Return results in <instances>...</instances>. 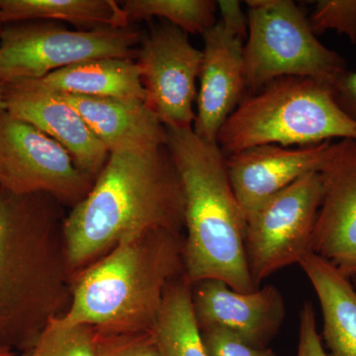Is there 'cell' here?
<instances>
[{"label": "cell", "mask_w": 356, "mask_h": 356, "mask_svg": "<svg viewBox=\"0 0 356 356\" xmlns=\"http://www.w3.org/2000/svg\"><path fill=\"white\" fill-rule=\"evenodd\" d=\"M184 195V277L194 285L218 280L236 291L257 289L245 250V221L217 143L191 129H166Z\"/></svg>", "instance_id": "3"}, {"label": "cell", "mask_w": 356, "mask_h": 356, "mask_svg": "<svg viewBox=\"0 0 356 356\" xmlns=\"http://www.w3.org/2000/svg\"><path fill=\"white\" fill-rule=\"evenodd\" d=\"M323 198L312 238V252L346 277L356 269V140L332 143L320 172Z\"/></svg>", "instance_id": "11"}, {"label": "cell", "mask_w": 356, "mask_h": 356, "mask_svg": "<svg viewBox=\"0 0 356 356\" xmlns=\"http://www.w3.org/2000/svg\"><path fill=\"white\" fill-rule=\"evenodd\" d=\"M2 23H1V21H0V25H1ZM0 32H1V30H0Z\"/></svg>", "instance_id": "33"}, {"label": "cell", "mask_w": 356, "mask_h": 356, "mask_svg": "<svg viewBox=\"0 0 356 356\" xmlns=\"http://www.w3.org/2000/svg\"><path fill=\"white\" fill-rule=\"evenodd\" d=\"M62 20L81 31L131 26L114 0H0V21Z\"/></svg>", "instance_id": "19"}, {"label": "cell", "mask_w": 356, "mask_h": 356, "mask_svg": "<svg viewBox=\"0 0 356 356\" xmlns=\"http://www.w3.org/2000/svg\"><path fill=\"white\" fill-rule=\"evenodd\" d=\"M140 35L131 26L70 31L51 23L7 26L0 32V83L40 81L95 58L136 60Z\"/></svg>", "instance_id": "7"}, {"label": "cell", "mask_w": 356, "mask_h": 356, "mask_svg": "<svg viewBox=\"0 0 356 356\" xmlns=\"http://www.w3.org/2000/svg\"><path fill=\"white\" fill-rule=\"evenodd\" d=\"M153 334L161 356H209L184 274L168 285Z\"/></svg>", "instance_id": "20"}, {"label": "cell", "mask_w": 356, "mask_h": 356, "mask_svg": "<svg viewBox=\"0 0 356 356\" xmlns=\"http://www.w3.org/2000/svg\"><path fill=\"white\" fill-rule=\"evenodd\" d=\"M58 95L79 112L109 154L166 146L168 131L145 102Z\"/></svg>", "instance_id": "16"}, {"label": "cell", "mask_w": 356, "mask_h": 356, "mask_svg": "<svg viewBox=\"0 0 356 356\" xmlns=\"http://www.w3.org/2000/svg\"><path fill=\"white\" fill-rule=\"evenodd\" d=\"M40 83L57 93L145 102L139 65L130 58L86 60L51 72Z\"/></svg>", "instance_id": "18"}, {"label": "cell", "mask_w": 356, "mask_h": 356, "mask_svg": "<svg viewBox=\"0 0 356 356\" xmlns=\"http://www.w3.org/2000/svg\"><path fill=\"white\" fill-rule=\"evenodd\" d=\"M95 179L57 140L8 112L0 113V185L18 195L47 194L76 206Z\"/></svg>", "instance_id": "9"}, {"label": "cell", "mask_w": 356, "mask_h": 356, "mask_svg": "<svg viewBox=\"0 0 356 356\" xmlns=\"http://www.w3.org/2000/svg\"><path fill=\"white\" fill-rule=\"evenodd\" d=\"M184 234L153 229L117 245L72 277L64 325H89L98 334L153 331L168 285L184 274Z\"/></svg>", "instance_id": "4"}, {"label": "cell", "mask_w": 356, "mask_h": 356, "mask_svg": "<svg viewBox=\"0 0 356 356\" xmlns=\"http://www.w3.org/2000/svg\"><path fill=\"white\" fill-rule=\"evenodd\" d=\"M332 139L356 140V121L332 88L308 77H282L248 95L218 135L226 156L264 145L310 146Z\"/></svg>", "instance_id": "5"}, {"label": "cell", "mask_w": 356, "mask_h": 356, "mask_svg": "<svg viewBox=\"0 0 356 356\" xmlns=\"http://www.w3.org/2000/svg\"><path fill=\"white\" fill-rule=\"evenodd\" d=\"M28 356H98L97 332L89 325H64L53 318Z\"/></svg>", "instance_id": "22"}, {"label": "cell", "mask_w": 356, "mask_h": 356, "mask_svg": "<svg viewBox=\"0 0 356 356\" xmlns=\"http://www.w3.org/2000/svg\"><path fill=\"white\" fill-rule=\"evenodd\" d=\"M243 44L247 95L282 77H308L332 88L346 60L318 41L305 14L291 0H247Z\"/></svg>", "instance_id": "6"}, {"label": "cell", "mask_w": 356, "mask_h": 356, "mask_svg": "<svg viewBox=\"0 0 356 356\" xmlns=\"http://www.w3.org/2000/svg\"><path fill=\"white\" fill-rule=\"evenodd\" d=\"M0 356H16L11 348H0Z\"/></svg>", "instance_id": "30"}, {"label": "cell", "mask_w": 356, "mask_h": 356, "mask_svg": "<svg viewBox=\"0 0 356 356\" xmlns=\"http://www.w3.org/2000/svg\"><path fill=\"white\" fill-rule=\"evenodd\" d=\"M348 278H350V280H353V282H355V284L353 285H355V287H356V269L355 271H353V273L350 274V277Z\"/></svg>", "instance_id": "31"}, {"label": "cell", "mask_w": 356, "mask_h": 356, "mask_svg": "<svg viewBox=\"0 0 356 356\" xmlns=\"http://www.w3.org/2000/svg\"><path fill=\"white\" fill-rule=\"evenodd\" d=\"M153 229L184 234V191L168 147L109 154L91 191L65 218L70 274Z\"/></svg>", "instance_id": "1"}, {"label": "cell", "mask_w": 356, "mask_h": 356, "mask_svg": "<svg viewBox=\"0 0 356 356\" xmlns=\"http://www.w3.org/2000/svg\"><path fill=\"white\" fill-rule=\"evenodd\" d=\"M191 288L200 330L221 327L254 348H267L286 317L285 300L273 285L240 292L221 280H206Z\"/></svg>", "instance_id": "12"}, {"label": "cell", "mask_w": 356, "mask_h": 356, "mask_svg": "<svg viewBox=\"0 0 356 356\" xmlns=\"http://www.w3.org/2000/svg\"><path fill=\"white\" fill-rule=\"evenodd\" d=\"M297 356H327L318 332L316 312L311 302H305L300 312Z\"/></svg>", "instance_id": "26"}, {"label": "cell", "mask_w": 356, "mask_h": 356, "mask_svg": "<svg viewBox=\"0 0 356 356\" xmlns=\"http://www.w3.org/2000/svg\"><path fill=\"white\" fill-rule=\"evenodd\" d=\"M20 356H28L27 353H25V355H20Z\"/></svg>", "instance_id": "32"}, {"label": "cell", "mask_w": 356, "mask_h": 356, "mask_svg": "<svg viewBox=\"0 0 356 356\" xmlns=\"http://www.w3.org/2000/svg\"><path fill=\"white\" fill-rule=\"evenodd\" d=\"M323 198L320 172H312L267 199L248 215L245 250L255 286L312 252V238Z\"/></svg>", "instance_id": "8"}, {"label": "cell", "mask_w": 356, "mask_h": 356, "mask_svg": "<svg viewBox=\"0 0 356 356\" xmlns=\"http://www.w3.org/2000/svg\"><path fill=\"white\" fill-rule=\"evenodd\" d=\"M332 91L341 108L356 121V72L346 70L334 83Z\"/></svg>", "instance_id": "28"}, {"label": "cell", "mask_w": 356, "mask_h": 356, "mask_svg": "<svg viewBox=\"0 0 356 356\" xmlns=\"http://www.w3.org/2000/svg\"><path fill=\"white\" fill-rule=\"evenodd\" d=\"M6 111V100H4L3 84L0 83V113Z\"/></svg>", "instance_id": "29"}, {"label": "cell", "mask_w": 356, "mask_h": 356, "mask_svg": "<svg viewBox=\"0 0 356 356\" xmlns=\"http://www.w3.org/2000/svg\"><path fill=\"white\" fill-rule=\"evenodd\" d=\"M217 6L221 14L220 23L232 34L245 41L248 36V23L241 2L236 0H219Z\"/></svg>", "instance_id": "27"}, {"label": "cell", "mask_w": 356, "mask_h": 356, "mask_svg": "<svg viewBox=\"0 0 356 356\" xmlns=\"http://www.w3.org/2000/svg\"><path fill=\"white\" fill-rule=\"evenodd\" d=\"M121 6L130 24L159 17L187 34L203 35L217 23V1L213 0H127Z\"/></svg>", "instance_id": "21"}, {"label": "cell", "mask_w": 356, "mask_h": 356, "mask_svg": "<svg viewBox=\"0 0 356 356\" xmlns=\"http://www.w3.org/2000/svg\"><path fill=\"white\" fill-rule=\"evenodd\" d=\"M317 294L327 356H356V288L350 278L310 252L300 261Z\"/></svg>", "instance_id": "17"}, {"label": "cell", "mask_w": 356, "mask_h": 356, "mask_svg": "<svg viewBox=\"0 0 356 356\" xmlns=\"http://www.w3.org/2000/svg\"><path fill=\"white\" fill-rule=\"evenodd\" d=\"M332 142L310 146L264 145L227 156L229 182L247 219L267 199L312 172H320Z\"/></svg>", "instance_id": "14"}, {"label": "cell", "mask_w": 356, "mask_h": 356, "mask_svg": "<svg viewBox=\"0 0 356 356\" xmlns=\"http://www.w3.org/2000/svg\"><path fill=\"white\" fill-rule=\"evenodd\" d=\"M200 331L209 356H277L270 348H254L221 327H211Z\"/></svg>", "instance_id": "25"}, {"label": "cell", "mask_w": 356, "mask_h": 356, "mask_svg": "<svg viewBox=\"0 0 356 356\" xmlns=\"http://www.w3.org/2000/svg\"><path fill=\"white\" fill-rule=\"evenodd\" d=\"M140 43L136 63L145 104L166 129L193 128L202 51L192 46L186 32L168 22L154 25Z\"/></svg>", "instance_id": "10"}, {"label": "cell", "mask_w": 356, "mask_h": 356, "mask_svg": "<svg viewBox=\"0 0 356 356\" xmlns=\"http://www.w3.org/2000/svg\"><path fill=\"white\" fill-rule=\"evenodd\" d=\"M202 37L200 88L193 131L201 139L217 143L225 122L247 95L245 41L220 22L204 32Z\"/></svg>", "instance_id": "15"}, {"label": "cell", "mask_w": 356, "mask_h": 356, "mask_svg": "<svg viewBox=\"0 0 356 356\" xmlns=\"http://www.w3.org/2000/svg\"><path fill=\"white\" fill-rule=\"evenodd\" d=\"M98 356H161L152 332L127 334L97 332Z\"/></svg>", "instance_id": "24"}, {"label": "cell", "mask_w": 356, "mask_h": 356, "mask_svg": "<svg viewBox=\"0 0 356 356\" xmlns=\"http://www.w3.org/2000/svg\"><path fill=\"white\" fill-rule=\"evenodd\" d=\"M309 23L316 35L332 30L356 44V0H318Z\"/></svg>", "instance_id": "23"}, {"label": "cell", "mask_w": 356, "mask_h": 356, "mask_svg": "<svg viewBox=\"0 0 356 356\" xmlns=\"http://www.w3.org/2000/svg\"><path fill=\"white\" fill-rule=\"evenodd\" d=\"M47 194L18 195L0 185V348L31 346L72 301L65 218Z\"/></svg>", "instance_id": "2"}, {"label": "cell", "mask_w": 356, "mask_h": 356, "mask_svg": "<svg viewBox=\"0 0 356 356\" xmlns=\"http://www.w3.org/2000/svg\"><path fill=\"white\" fill-rule=\"evenodd\" d=\"M6 112L31 124L67 149L81 172L96 179L109 153L69 102L39 81L3 84Z\"/></svg>", "instance_id": "13"}]
</instances>
